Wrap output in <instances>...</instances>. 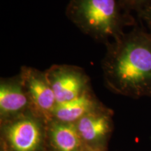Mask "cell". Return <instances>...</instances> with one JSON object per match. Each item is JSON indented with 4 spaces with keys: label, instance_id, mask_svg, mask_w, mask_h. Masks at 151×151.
<instances>
[{
    "label": "cell",
    "instance_id": "277c9868",
    "mask_svg": "<svg viewBox=\"0 0 151 151\" xmlns=\"http://www.w3.org/2000/svg\"><path fill=\"white\" fill-rule=\"evenodd\" d=\"M42 120L24 113L4 122V136L11 151H39L43 138Z\"/></svg>",
    "mask_w": 151,
    "mask_h": 151
},
{
    "label": "cell",
    "instance_id": "5b68a950",
    "mask_svg": "<svg viewBox=\"0 0 151 151\" xmlns=\"http://www.w3.org/2000/svg\"><path fill=\"white\" fill-rule=\"evenodd\" d=\"M44 72L57 104L76 99L90 90L89 77L82 68L77 66L53 65Z\"/></svg>",
    "mask_w": 151,
    "mask_h": 151
},
{
    "label": "cell",
    "instance_id": "6da1fadb",
    "mask_svg": "<svg viewBox=\"0 0 151 151\" xmlns=\"http://www.w3.org/2000/svg\"><path fill=\"white\" fill-rule=\"evenodd\" d=\"M102 60L106 86L116 93H151V35L134 30L106 45Z\"/></svg>",
    "mask_w": 151,
    "mask_h": 151
},
{
    "label": "cell",
    "instance_id": "52a82bcc",
    "mask_svg": "<svg viewBox=\"0 0 151 151\" xmlns=\"http://www.w3.org/2000/svg\"><path fill=\"white\" fill-rule=\"evenodd\" d=\"M85 144L92 147L103 142L111 129V115L109 109L101 106L81 118L76 122Z\"/></svg>",
    "mask_w": 151,
    "mask_h": 151
},
{
    "label": "cell",
    "instance_id": "3957f363",
    "mask_svg": "<svg viewBox=\"0 0 151 151\" xmlns=\"http://www.w3.org/2000/svg\"><path fill=\"white\" fill-rule=\"evenodd\" d=\"M19 75L29 99L30 111L48 123L52 120V112L57 101L45 72L23 66Z\"/></svg>",
    "mask_w": 151,
    "mask_h": 151
},
{
    "label": "cell",
    "instance_id": "7a4b0ae2",
    "mask_svg": "<svg viewBox=\"0 0 151 151\" xmlns=\"http://www.w3.org/2000/svg\"><path fill=\"white\" fill-rule=\"evenodd\" d=\"M122 10L120 0H71L65 13L82 32L106 46L124 35Z\"/></svg>",
    "mask_w": 151,
    "mask_h": 151
},
{
    "label": "cell",
    "instance_id": "30bf717a",
    "mask_svg": "<svg viewBox=\"0 0 151 151\" xmlns=\"http://www.w3.org/2000/svg\"><path fill=\"white\" fill-rule=\"evenodd\" d=\"M123 8L125 9H138L141 11L151 2V0H120Z\"/></svg>",
    "mask_w": 151,
    "mask_h": 151
},
{
    "label": "cell",
    "instance_id": "7c38bea8",
    "mask_svg": "<svg viewBox=\"0 0 151 151\" xmlns=\"http://www.w3.org/2000/svg\"><path fill=\"white\" fill-rule=\"evenodd\" d=\"M85 151H86V150H85ZM87 151H95V150H93L92 148H90V150H87Z\"/></svg>",
    "mask_w": 151,
    "mask_h": 151
},
{
    "label": "cell",
    "instance_id": "ba28073f",
    "mask_svg": "<svg viewBox=\"0 0 151 151\" xmlns=\"http://www.w3.org/2000/svg\"><path fill=\"white\" fill-rule=\"evenodd\" d=\"M101 106L89 90L76 99L57 104L52 112V120L76 123L88 113Z\"/></svg>",
    "mask_w": 151,
    "mask_h": 151
},
{
    "label": "cell",
    "instance_id": "8fae6325",
    "mask_svg": "<svg viewBox=\"0 0 151 151\" xmlns=\"http://www.w3.org/2000/svg\"><path fill=\"white\" fill-rule=\"evenodd\" d=\"M141 16L143 17L151 28V2L147 5L144 9L140 11Z\"/></svg>",
    "mask_w": 151,
    "mask_h": 151
},
{
    "label": "cell",
    "instance_id": "9c48e42d",
    "mask_svg": "<svg viewBox=\"0 0 151 151\" xmlns=\"http://www.w3.org/2000/svg\"><path fill=\"white\" fill-rule=\"evenodd\" d=\"M49 134L52 145L58 151H85L76 123L52 120L48 122Z\"/></svg>",
    "mask_w": 151,
    "mask_h": 151
},
{
    "label": "cell",
    "instance_id": "8992f818",
    "mask_svg": "<svg viewBox=\"0 0 151 151\" xmlns=\"http://www.w3.org/2000/svg\"><path fill=\"white\" fill-rule=\"evenodd\" d=\"M29 109V101L20 75L1 78L0 115L4 122L23 114Z\"/></svg>",
    "mask_w": 151,
    "mask_h": 151
}]
</instances>
